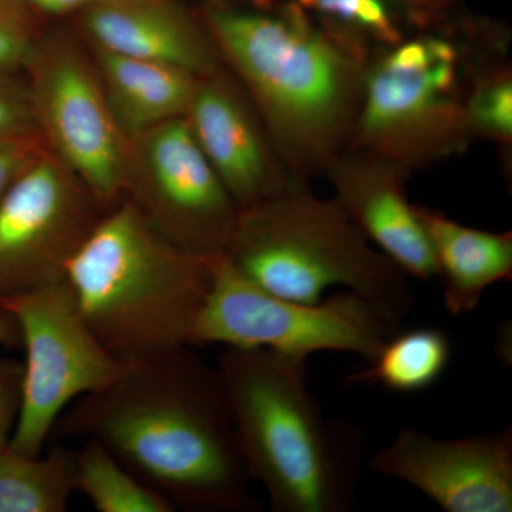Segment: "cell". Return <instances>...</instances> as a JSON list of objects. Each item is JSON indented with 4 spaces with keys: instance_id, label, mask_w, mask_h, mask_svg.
<instances>
[{
    "instance_id": "obj_12",
    "label": "cell",
    "mask_w": 512,
    "mask_h": 512,
    "mask_svg": "<svg viewBox=\"0 0 512 512\" xmlns=\"http://www.w3.org/2000/svg\"><path fill=\"white\" fill-rule=\"evenodd\" d=\"M370 470L403 481L447 512L512 511V427L463 439L400 431Z\"/></svg>"
},
{
    "instance_id": "obj_23",
    "label": "cell",
    "mask_w": 512,
    "mask_h": 512,
    "mask_svg": "<svg viewBox=\"0 0 512 512\" xmlns=\"http://www.w3.org/2000/svg\"><path fill=\"white\" fill-rule=\"evenodd\" d=\"M28 6L26 0H0V74L25 67L39 40Z\"/></svg>"
},
{
    "instance_id": "obj_25",
    "label": "cell",
    "mask_w": 512,
    "mask_h": 512,
    "mask_svg": "<svg viewBox=\"0 0 512 512\" xmlns=\"http://www.w3.org/2000/svg\"><path fill=\"white\" fill-rule=\"evenodd\" d=\"M37 130L28 86H19L0 74V137Z\"/></svg>"
},
{
    "instance_id": "obj_18",
    "label": "cell",
    "mask_w": 512,
    "mask_h": 512,
    "mask_svg": "<svg viewBox=\"0 0 512 512\" xmlns=\"http://www.w3.org/2000/svg\"><path fill=\"white\" fill-rule=\"evenodd\" d=\"M74 493V448L57 443L46 456L0 450V512H63Z\"/></svg>"
},
{
    "instance_id": "obj_21",
    "label": "cell",
    "mask_w": 512,
    "mask_h": 512,
    "mask_svg": "<svg viewBox=\"0 0 512 512\" xmlns=\"http://www.w3.org/2000/svg\"><path fill=\"white\" fill-rule=\"evenodd\" d=\"M481 52L468 76L464 111L473 138L510 144L512 140V73L505 62Z\"/></svg>"
},
{
    "instance_id": "obj_16",
    "label": "cell",
    "mask_w": 512,
    "mask_h": 512,
    "mask_svg": "<svg viewBox=\"0 0 512 512\" xmlns=\"http://www.w3.org/2000/svg\"><path fill=\"white\" fill-rule=\"evenodd\" d=\"M433 248L436 278L450 315L476 311L487 289L512 278V234L481 231L416 205Z\"/></svg>"
},
{
    "instance_id": "obj_7",
    "label": "cell",
    "mask_w": 512,
    "mask_h": 512,
    "mask_svg": "<svg viewBox=\"0 0 512 512\" xmlns=\"http://www.w3.org/2000/svg\"><path fill=\"white\" fill-rule=\"evenodd\" d=\"M208 264L210 292L192 329L191 348L268 349L299 360L346 352L370 363L399 330L359 293L291 301L252 284L222 252L208 256Z\"/></svg>"
},
{
    "instance_id": "obj_8",
    "label": "cell",
    "mask_w": 512,
    "mask_h": 512,
    "mask_svg": "<svg viewBox=\"0 0 512 512\" xmlns=\"http://www.w3.org/2000/svg\"><path fill=\"white\" fill-rule=\"evenodd\" d=\"M0 306L18 323L26 353L9 446L37 456L64 410L113 382L127 365L96 338L66 279L0 299Z\"/></svg>"
},
{
    "instance_id": "obj_5",
    "label": "cell",
    "mask_w": 512,
    "mask_h": 512,
    "mask_svg": "<svg viewBox=\"0 0 512 512\" xmlns=\"http://www.w3.org/2000/svg\"><path fill=\"white\" fill-rule=\"evenodd\" d=\"M222 254L252 284L291 301L318 302L339 286L373 303L397 328L412 309L407 275L370 245L335 198L316 197L303 178L241 208Z\"/></svg>"
},
{
    "instance_id": "obj_14",
    "label": "cell",
    "mask_w": 512,
    "mask_h": 512,
    "mask_svg": "<svg viewBox=\"0 0 512 512\" xmlns=\"http://www.w3.org/2000/svg\"><path fill=\"white\" fill-rule=\"evenodd\" d=\"M412 171L382 156L346 147L325 175L335 200L370 242L407 276L436 278L433 248L404 184Z\"/></svg>"
},
{
    "instance_id": "obj_13",
    "label": "cell",
    "mask_w": 512,
    "mask_h": 512,
    "mask_svg": "<svg viewBox=\"0 0 512 512\" xmlns=\"http://www.w3.org/2000/svg\"><path fill=\"white\" fill-rule=\"evenodd\" d=\"M185 119L239 208L274 197L295 178L254 101L225 64L201 77Z\"/></svg>"
},
{
    "instance_id": "obj_2",
    "label": "cell",
    "mask_w": 512,
    "mask_h": 512,
    "mask_svg": "<svg viewBox=\"0 0 512 512\" xmlns=\"http://www.w3.org/2000/svg\"><path fill=\"white\" fill-rule=\"evenodd\" d=\"M204 20L289 171L308 181L325 175L349 146L373 52L332 32L296 2H212Z\"/></svg>"
},
{
    "instance_id": "obj_6",
    "label": "cell",
    "mask_w": 512,
    "mask_h": 512,
    "mask_svg": "<svg viewBox=\"0 0 512 512\" xmlns=\"http://www.w3.org/2000/svg\"><path fill=\"white\" fill-rule=\"evenodd\" d=\"M448 33L419 32L377 49L367 63L349 146L427 167L463 153L468 76L481 52Z\"/></svg>"
},
{
    "instance_id": "obj_17",
    "label": "cell",
    "mask_w": 512,
    "mask_h": 512,
    "mask_svg": "<svg viewBox=\"0 0 512 512\" xmlns=\"http://www.w3.org/2000/svg\"><path fill=\"white\" fill-rule=\"evenodd\" d=\"M92 57L111 111L130 141L164 121L184 117L201 80L180 67L96 46Z\"/></svg>"
},
{
    "instance_id": "obj_27",
    "label": "cell",
    "mask_w": 512,
    "mask_h": 512,
    "mask_svg": "<svg viewBox=\"0 0 512 512\" xmlns=\"http://www.w3.org/2000/svg\"><path fill=\"white\" fill-rule=\"evenodd\" d=\"M29 5L45 10V12L64 13L70 10L87 9L110 0H26Z\"/></svg>"
},
{
    "instance_id": "obj_28",
    "label": "cell",
    "mask_w": 512,
    "mask_h": 512,
    "mask_svg": "<svg viewBox=\"0 0 512 512\" xmlns=\"http://www.w3.org/2000/svg\"><path fill=\"white\" fill-rule=\"evenodd\" d=\"M0 345L22 348V336L15 318L0 306Z\"/></svg>"
},
{
    "instance_id": "obj_9",
    "label": "cell",
    "mask_w": 512,
    "mask_h": 512,
    "mask_svg": "<svg viewBox=\"0 0 512 512\" xmlns=\"http://www.w3.org/2000/svg\"><path fill=\"white\" fill-rule=\"evenodd\" d=\"M25 69L47 147L107 207L123 200L131 143L107 100L93 57L69 37L37 40Z\"/></svg>"
},
{
    "instance_id": "obj_10",
    "label": "cell",
    "mask_w": 512,
    "mask_h": 512,
    "mask_svg": "<svg viewBox=\"0 0 512 512\" xmlns=\"http://www.w3.org/2000/svg\"><path fill=\"white\" fill-rule=\"evenodd\" d=\"M123 200L164 237L194 254L227 248L239 211L184 117L133 138Z\"/></svg>"
},
{
    "instance_id": "obj_3",
    "label": "cell",
    "mask_w": 512,
    "mask_h": 512,
    "mask_svg": "<svg viewBox=\"0 0 512 512\" xmlns=\"http://www.w3.org/2000/svg\"><path fill=\"white\" fill-rule=\"evenodd\" d=\"M252 481L275 512H349L362 474L356 427L323 413L308 360L224 348L217 362Z\"/></svg>"
},
{
    "instance_id": "obj_24",
    "label": "cell",
    "mask_w": 512,
    "mask_h": 512,
    "mask_svg": "<svg viewBox=\"0 0 512 512\" xmlns=\"http://www.w3.org/2000/svg\"><path fill=\"white\" fill-rule=\"evenodd\" d=\"M47 150L39 130L0 137V200Z\"/></svg>"
},
{
    "instance_id": "obj_22",
    "label": "cell",
    "mask_w": 512,
    "mask_h": 512,
    "mask_svg": "<svg viewBox=\"0 0 512 512\" xmlns=\"http://www.w3.org/2000/svg\"><path fill=\"white\" fill-rule=\"evenodd\" d=\"M322 25L365 46L370 52L393 46L406 37L390 0H296Z\"/></svg>"
},
{
    "instance_id": "obj_1",
    "label": "cell",
    "mask_w": 512,
    "mask_h": 512,
    "mask_svg": "<svg viewBox=\"0 0 512 512\" xmlns=\"http://www.w3.org/2000/svg\"><path fill=\"white\" fill-rule=\"evenodd\" d=\"M192 349L130 363L70 404L50 439L99 441L175 510L254 511L258 501L220 372Z\"/></svg>"
},
{
    "instance_id": "obj_15",
    "label": "cell",
    "mask_w": 512,
    "mask_h": 512,
    "mask_svg": "<svg viewBox=\"0 0 512 512\" xmlns=\"http://www.w3.org/2000/svg\"><path fill=\"white\" fill-rule=\"evenodd\" d=\"M92 46L205 77L222 66L207 28L167 0H110L83 10Z\"/></svg>"
},
{
    "instance_id": "obj_4",
    "label": "cell",
    "mask_w": 512,
    "mask_h": 512,
    "mask_svg": "<svg viewBox=\"0 0 512 512\" xmlns=\"http://www.w3.org/2000/svg\"><path fill=\"white\" fill-rule=\"evenodd\" d=\"M64 279L101 345L130 365L190 346L211 271L208 256L164 237L121 200L84 239Z\"/></svg>"
},
{
    "instance_id": "obj_20",
    "label": "cell",
    "mask_w": 512,
    "mask_h": 512,
    "mask_svg": "<svg viewBox=\"0 0 512 512\" xmlns=\"http://www.w3.org/2000/svg\"><path fill=\"white\" fill-rule=\"evenodd\" d=\"M74 490L100 512H173L163 494L141 481L96 440L74 448Z\"/></svg>"
},
{
    "instance_id": "obj_26",
    "label": "cell",
    "mask_w": 512,
    "mask_h": 512,
    "mask_svg": "<svg viewBox=\"0 0 512 512\" xmlns=\"http://www.w3.org/2000/svg\"><path fill=\"white\" fill-rule=\"evenodd\" d=\"M22 363L0 356V450L8 446L20 409Z\"/></svg>"
},
{
    "instance_id": "obj_19",
    "label": "cell",
    "mask_w": 512,
    "mask_h": 512,
    "mask_svg": "<svg viewBox=\"0 0 512 512\" xmlns=\"http://www.w3.org/2000/svg\"><path fill=\"white\" fill-rule=\"evenodd\" d=\"M450 360L451 342L443 330H397L370 366L349 376L348 383L379 384L394 393H420L439 382Z\"/></svg>"
},
{
    "instance_id": "obj_11",
    "label": "cell",
    "mask_w": 512,
    "mask_h": 512,
    "mask_svg": "<svg viewBox=\"0 0 512 512\" xmlns=\"http://www.w3.org/2000/svg\"><path fill=\"white\" fill-rule=\"evenodd\" d=\"M109 208L47 150L0 200V299L63 281Z\"/></svg>"
}]
</instances>
